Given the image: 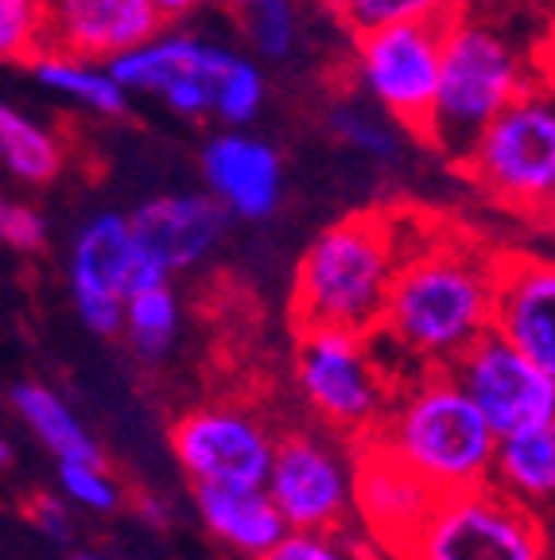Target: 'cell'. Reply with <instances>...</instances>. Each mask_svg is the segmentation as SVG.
<instances>
[{"mask_svg":"<svg viewBox=\"0 0 555 560\" xmlns=\"http://www.w3.org/2000/svg\"><path fill=\"white\" fill-rule=\"evenodd\" d=\"M241 20L249 27V39L261 59H287V51L295 44L292 0H257Z\"/></svg>","mask_w":555,"mask_h":560,"instance_id":"29","label":"cell"},{"mask_svg":"<svg viewBox=\"0 0 555 560\" xmlns=\"http://www.w3.org/2000/svg\"><path fill=\"white\" fill-rule=\"evenodd\" d=\"M532 82H536L532 62H524L497 27L454 9L442 24L439 90L424 144L442 152L451 164H462L482 129Z\"/></svg>","mask_w":555,"mask_h":560,"instance_id":"4","label":"cell"},{"mask_svg":"<svg viewBox=\"0 0 555 560\" xmlns=\"http://www.w3.org/2000/svg\"><path fill=\"white\" fill-rule=\"evenodd\" d=\"M0 160L24 184H51L67 164V152L44 125L0 102Z\"/></svg>","mask_w":555,"mask_h":560,"instance_id":"22","label":"cell"},{"mask_svg":"<svg viewBox=\"0 0 555 560\" xmlns=\"http://www.w3.org/2000/svg\"><path fill=\"white\" fill-rule=\"evenodd\" d=\"M47 237V226L39 219V210L24 207V202L0 195V242L20 249V254H35Z\"/></svg>","mask_w":555,"mask_h":560,"instance_id":"31","label":"cell"},{"mask_svg":"<svg viewBox=\"0 0 555 560\" xmlns=\"http://www.w3.org/2000/svg\"><path fill=\"white\" fill-rule=\"evenodd\" d=\"M164 20L147 0H44V55L114 62L156 39Z\"/></svg>","mask_w":555,"mask_h":560,"instance_id":"14","label":"cell"},{"mask_svg":"<svg viewBox=\"0 0 555 560\" xmlns=\"http://www.w3.org/2000/svg\"><path fill=\"white\" fill-rule=\"evenodd\" d=\"M494 335L555 382V257L501 249Z\"/></svg>","mask_w":555,"mask_h":560,"instance_id":"17","label":"cell"},{"mask_svg":"<svg viewBox=\"0 0 555 560\" xmlns=\"http://www.w3.org/2000/svg\"><path fill=\"white\" fill-rule=\"evenodd\" d=\"M172 452L194 487H264L276 436L245 405H199L172 424Z\"/></svg>","mask_w":555,"mask_h":560,"instance_id":"11","label":"cell"},{"mask_svg":"<svg viewBox=\"0 0 555 560\" xmlns=\"http://www.w3.org/2000/svg\"><path fill=\"white\" fill-rule=\"evenodd\" d=\"M9 401H12V409H16V417L35 432V440H39L59 464L105 467V455H102V447H97V440L90 436L86 424L74 417V409H70L55 389H47V385H39V382H20Z\"/></svg>","mask_w":555,"mask_h":560,"instance_id":"21","label":"cell"},{"mask_svg":"<svg viewBox=\"0 0 555 560\" xmlns=\"http://www.w3.org/2000/svg\"><path fill=\"white\" fill-rule=\"evenodd\" d=\"M454 9L459 0H334V12L354 35L416 20H447Z\"/></svg>","mask_w":555,"mask_h":560,"instance_id":"25","label":"cell"},{"mask_svg":"<svg viewBox=\"0 0 555 560\" xmlns=\"http://www.w3.org/2000/svg\"><path fill=\"white\" fill-rule=\"evenodd\" d=\"M477 191L512 214H536L555 195V90L532 82L482 129L459 164Z\"/></svg>","mask_w":555,"mask_h":560,"instance_id":"6","label":"cell"},{"mask_svg":"<svg viewBox=\"0 0 555 560\" xmlns=\"http://www.w3.org/2000/svg\"><path fill=\"white\" fill-rule=\"evenodd\" d=\"M532 222H540V226H544L547 234H555V195L544 202V207L536 210V214H532Z\"/></svg>","mask_w":555,"mask_h":560,"instance_id":"36","label":"cell"},{"mask_svg":"<svg viewBox=\"0 0 555 560\" xmlns=\"http://www.w3.org/2000/svg\"><path fill=\"white\" fill-rule=\"evenodd\" d=\"M435 494L489 487L497 436L451 370H416L397 382L381 429L369 436Z\"/></svg>","mask_w":555,"mask_h":560,"instance_id":"3","label":"cell"},{"mask_svg":"<svg viewBox=\"0 0 555 560\" xmlns=\"http://www.w3.org/2000/svg\"><path fill=\"white\" fill-rule=\"evenodd\" d=\"M264 490L287 534H339L354 510V455L319 432H287L276 440Z\"/></svg>","mask_w":555,"mask_h":560,"instance_id":"10","label":"cell"},{"mask_svg":"<svg viewBox=\"0 0 555 560\" xmlns=\"http://www.w3.org/2000/svg\"><path fill=\"white\" fill-rule=\"evenodd\" d=\"M12 455H16V452H12V444L0 436V471H4V467H12Z\"/></svg>","mask_w":555,"mask_h":560,"instance_id":"37","label":"cell"},{"mask_svg":"<svg viewBox=\"0 0 555 560\" xmlns=\"http://www.w3.org/2000/svg\"><path fill=\"white\" fill-rule=\"evenodd\" d=\"M44 55V0H0V62Z\"/></svg>","mask_w":555,"mask_h":560,"instance_id":"26","label":"cell"},{"mask_svg":"<svg viewBox=\"0 0 555 560\" xmlns=\"http://www.w3.org/2000/svg\"><path fill=\"white\" fill-rule=\"evenodd\" d=\"M202 175L210 199L226 207V214L261 222L280 207L284 195V164L280 152L249 132H222L202 149Z\"/></svg>","mask_w":555,"mask_h":560,"instance_id":"18","label":"cell"},{"mask_svg":"<svg viewBox=\"0 0 555 560\" xmlns=\"http://www.w3.org/2000/svg\"><path fill=\"white\" fill-rule=\"evenodd\" d=\"M140 517H144L147 525H156V529H164V525H172V510H167V502L152 499V494H144V499L137 502Z\"/></svg>","mask_w":555,"mask_h":560,"instance_id":"34","label":"cell"},{"mask_svg":"<svg viewBox=\"0 0 555 560\" xmlns=\"http://www.w3.org/2000/svg\"><path fill=\"white\" fill-rule=\"evenodd\" d=\"M432 219L409 210H357L327 226L295 265L292 324L295 331H377L400 261Z\"/></svg>","mask_w":555,"mask_h":560,"instance_id":"2","label":"cell"},{"mask_svg":"<svg viewBox=\"0 0 555 560\" xmlns=\"http://www.w3.org/2000/svg\"><path fill=\"white\" fill-rule=\"evenodd\" d=\"M32 70L47 90H59L70 102L86 105L94 114L105 117L129 114V94L114 82L109 67H97V62H82V59H62V55H39L32 62Z\"/></svg>","mask_w":555,"mask_h":560,"instance_id":"23","label":"cell"},{"mask_svg":"<svg viewBox=\"0 0 555 560\" xmlns=\"http://www.w3.org/2000/svg\"><path fill=\"white\" fill-rule=\"evenodd\" d=\"M109 74L125 94H156L182 117L245 125L264 105L261 67L194 35H156L137 51L117 55Z\"/></svg>","mask_w":555,"mask_h":560,"instance_id":"5","label":"cell"},{"mask_svg":"<svg viewBox=\"0 0 555 560\" xmlns=\"http://www.w3.org/2000/svg\"><path fill=\"white\" fill-rule=\"evenodd\" d=\"M222 4H226V9H234L237 16H245V12H249L252 4H257V0H222Z\"/></svg>","mask_w":555,"mask_h":560,"instance_id":"38","label":"cell"},{"mask_svg":"<svg viewBox=\"0 0 555 560\" xmlns=\"http://www.w3.org/2000/svg\"><path fill=\"white\" fill-rule=\"evenodd\" d=\"M439 494L420 475L381 452L377 444H354V510L377 545L397 557L427 522Z\"/></svg>","mask_w":555,"mask_h":560,"instance_id":"15","label":"cell"},{"mask_svg":"<svg viewBox=\"0 0 555 560\" xmlns=\"http://www.w3.org/2000/svg\"><path fill=\"white\" fill-rule=\"evenodd\" d=\"M330 129H334V137L346 140L350 149L357 152H369V156L377 160H392L397 156V132L389 129V125L381 121V117H374L369 109H362V105L354 102H339L334 109L327 114Z\"/></svg>","mask_w":555,"mask_h":560,"instance_id":"27","label":"cell"},{"mask_svg":"<svg viewBox=\"0 0 555 560\" xmlns=\"http://www.w3.org/2000/svg\"><path fill=\"white\" fill-rule=\"evenodd\" d=\"M121 331L137 354H144V359H164L167 350H172L175 335H179V300H175L172 284L129 292Z\"/></svg>","mask_w":555,"mask_h":560,"instance_id":"24","label":"cell"},{"mask_svg":"<svg viewBox=\"0 0 555 560\" xmlns=\"http://www.w3.org/2000/svg\"><path fill=\"white\" fill-rule=\"evenodd\" d=\"M194 506L210 534L249 560H261L287 537L264 487H194Z\"/></svg>","mask_w":555,"mask_h":560,"instance_id":"19","label":"cell"},{"mask_svg":"<svg viewBox=\"0 0 555 560\" xmlns=\"http://www.w3.org/2000/svg\"><path fill=\"white\" fill-rule=\"evenodd\" d=\"M497 269L501 249L459 226L427 222L400 261L381 324L369 339L392 342L420 370H447L494 331Z\"/></svg>","mask_w":555,"mask_h":560,"instance_id":"1","label":"cell"},{"mask_svg":"<svg viewBox=\"0 0 555 560\" xmlns=\"http://www.w3.org/2000/svg\"><path fill=\"white\" fill-rule=\"evenodd\" d=\"M59 490L70 506L94 510V514H114L125 499L109 467L94 464H59Z\"/></svg>","mask_w":555,"mask_h":560,"instance_id":"28","label":"cell"},{"mask_svg":"<svg viewBox=\"0 0 555 560\" xmlns=\"http://www.w3.org/2000/svg\"><path fill=\"white\" fill-rule=\"evenodd\" d=\"M147 4L160 12V20H182L187 12L202 9L206 0H147Z\"/></svg>","mask_w":555,"mask_h":560,"instance_id":"35","label":"cell"},{"mask_svg":"<svg viewBox=\"0 0 555 560\" xmlns=\"http://www.w3.org/2000/svg\"><path fill=\"white\" fill-rule=\"evenodd\" d=\"M447 370L467 389L474 409L486 417L497 440L521 436L555 420V382L532 366L521 350H512L501 335H482Z\"/></svg>","mask_w":555,"mask_h":560,"instance_id":"12","label":"cell"},{"mask_svg":"<svg viewBox=\"0 0 555 560\" xmlns=\"http://www.w3.org/2000/svg\"><path fill=\"white\" fill-rule=\"evenodd\" d=\"M544 525L494 487L442 494L397 560H552Z\"/></svg>","mask_w":555,"mask_h":560,"instance_id":"8","label":"cell"},{"mask_svg":"<svg viewBox=\"0 0 555 560\" xmlns=\"http://www.w3.org/2000/svg\"><path fill=\"white\" fill-rule=\"evenodd\" d=\"M442 24L447 20H416V24H392L357 35L362 90L420 140L427 132L435 90H439Z\"/></svg>","mask_w":555,"mask_h":560,"instance_id":"9","label":"cell"},{"mask_svg":"<svg viewBox=\"0 0 555 560\" xmlns=\"http://www.w3.org/2000/svg\"><path fill=\"white\" fill-rule=\"evenodd\" d=\"M70 560H109L105 552H94V549H82V552H74Z\"/></svg>","mask_w":555,"mask_h":560,"instance_id":"39","label":"cell"},{"mask_svg":"<svg viewBox=\"0 0 555 560\" xmlns=\"http://www.w3.org/2000/svg\"><path fill=\"white\" fill-rule=\"evenodd\" d=\"M295 382H299L307 409L327 429L342 432L350 444H365L381 429L392 405V389H397L365 335L330 331V327L299 331Z\"/></svg>","mask_w":555,"mask_h":560,"instance_id":"7","label":"cell"},{"mask_svg":"<svg viewBox=\"0 0 555 560\" xmlns=\"http://www.w3.org/2000/svg\"><path fill=\"white\" fill-rule=\"evenodd\" d=\"M226 222V207L202 191L160 195V199L140 202L129 214L137 257L152 265V269H160L164 277L194 269L222 242Z\"/></svg>","mask_w":555,"mask_h":560,"instance_id":"16","label":"cell"},{"mask_svg":"<svg viewBox=\"0 0 555 560\" xmlns=\"http://www.w3.org/2000/svg\"><path fill=\"white\" fill-rule=\"evenodd\" d=\"M532 70H536V82H544L547 90H555V24L547 27V35L540 39Z\"/></svg>","mask_w":555,"mask_h":560,"instance_id":"33","label":"cell"},{"mask_svg":"<svg viewBox=\"0 0 555 560\" xmlns=\"http://www.w3.org/2000/svg\"><path fill=\"white\" fill-rule=\"evenodd\" d=\"M132 265H137V245H132L129 214L105 210L79 230L70 249V296L90 331L121 335Z\"/></svg>","mask_w":555,"mask_h":560,"instance_id":"13","label":"cell"},{"mask_svg":"<svg viewBox=\"0 0 555 560\" xmlns=\"http://www.w3.org/2000/svg\"><path fill=\"white\" fill-rule=\"evenodd\" d=\"M489 487L544 522L555 514V420L521 436L497 440Z\"/></svg>","mask_w":555,"mask_h":560,"instance_id":"20","label":"cell"},{"mask_svg":"<svg viewBox=\"0 0 555 560\" xmlns=\"http://www.w3.org/2000/svg\"><path fill=\"white\" fill-rule=\"evenodd\" d=\"M27 517L39 534H47L51 541H70V502L62 494H35L27 502Z\"/></svg>","mask_w":555,"mask_h":560,"instance_id":"32","label":"cell"},{"mask_svg":"<svg viewBox=\"0 0 555 560\" xmlns=\"http://www.w3.org/2000/svg\"><path fill=\"white\" fill-rule=\"evenodd\" d=\"M261 560H369V557L342 534H287Z\"/></svg>","mask_w":555,"mask_h":560,"instance_id":"30","label":"cell"}]
</instances>
